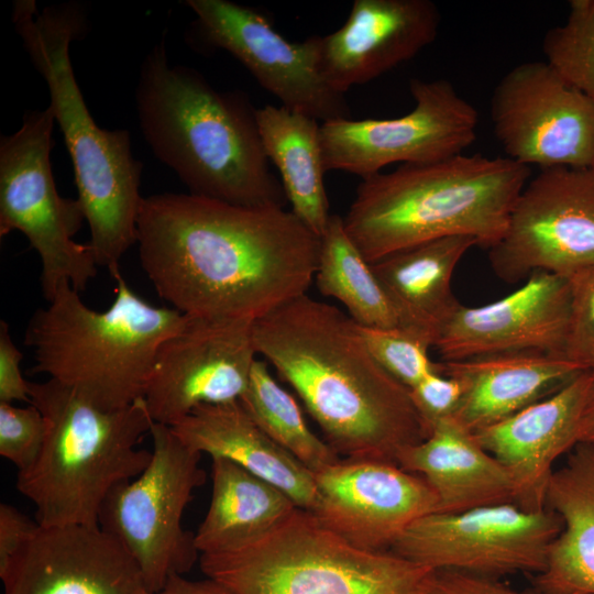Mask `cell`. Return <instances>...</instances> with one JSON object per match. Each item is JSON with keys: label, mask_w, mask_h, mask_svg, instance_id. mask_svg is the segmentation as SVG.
Wrapping results in <instances>:
<instances>
[{"label": "cell", "mask_w": 594, "mask_h": 594, "mask_svg": "<svg viewBox=\"0 0 594 594\" xmlns=\"http://www.w3.org/2000/svg\"><path fill=\"white\" fill-rule=\"evenodd\" d=\"M576 444L594 446V370L592 384L578 425Z\"/></svg>", "instance_id": "40"}, {"label": "cell", "mask_w": 594, "mask_h": 594, "mask_svg": "<svg viewBox=\"0 0 594 594\" xmlns=\"http://www.w3.org/2000/svg\"><path fill=\"white\" fill-rule=\"evenodd\" d=\"M530 168L508 157L460 154L402 164L359 184L344 229L369 263L425 242L465 235L491 249L504 235Z\"/></svg>", "instance_id": "4"}, {"label": "cell", "mask_w": 594, "mask_h": 594, "mask_svg": "<svg viewBox=\"0 0 594 594\" xmlns=\"http://www.w3.org/2000/svg\"><path fill=\"white\" fill-rule=\"evenodd\" d=\"M38 528L36 519H31L12 505L0 504V572Z\"/></svg>", "instance_id": "38"}, {"label": "cell", "mask_w": 594, "mask_h": 594, "mask_svg": "<svg viewBox=\"0 0 594 594\" xmlns=\"http://www.w3.org/2000/svg\"><path fill=\"white\" fill-rule=\"evenodd\" d=\"M318 520L367 551H389L417 519L438 510V497L421 476L398 464L344 459L312 473Z\"/></svg>", "instance_id": "17"}, {"label": "cell", "mask_w": 594, "mask_h": 594, "mask_svg": "<svg viewBox=\"0 0 594 594\" xmlns=\"http://www.w3.org/2000/svg\"><path fill=\"white\" fill-rule=\"evenodd\" d=\"M256 359L252 321L187 316L156 352L143 395L151 418L172 427L198 406L240 400Z\"/></svg>", "instance_id": "16"}, {"label": "cell", "mask_w": 594, "mask_h": 594, "mask_svg": "<svg viewBox=\"0 0 594 594\" xmlns=\"http://www.w3.org/2000/svg\"><path fill=\"white\" fill-rule=\"evenodd\" d=\"M360 333L375 360L409 389L438 371L429 356L432 339L407 328L373 329L360 327Z\"/></svg>", "instance_id": "32"}, {"label": "cell", "mask_w": 594, "mask_h": 594, "mask_svg": "<svg viewBox=\"0 0 594 594\" xmlns=\"http://www.w3.org/2000/svg\"><path fill=\"white\" fill-rule=\"evenodd\" d=\"M12 20L50 92V108L70 155L75 184L98 266L113 276L123 254L136 243L142 163L131 151L130 132L100 128L76 81L69 45L85 29L78 4L37 10L34 0L13 2Z\"/></svg>", "instance_id": "5"}, {"label": "cell", "mask_w": 594, "mask_h": 594, "mask_svg": "<svg viewBox=\"0 0 594 594\" xmlns=\"http://www.w3.org/2000/svg\"><path fill=\"white\" fill-rule=\"evenodd\" d=\"M253 342L339 455L396 463L428 437L409 388L381 366L359 326L336 306L304 294L254 321Z\"/></svg>", "instance_id": "2"}, {"label": "cell", "mask_w": 594, "mask_h": 594, "mask_svg": "<svg viewBox=\"0 0 594 594\" xmlns=\"http://www.w3.org/2000/svg\"><path fill=\"white\" fill-rule=\"evenodd\" d=\"M396 464L426 480L438 497L437 512L514 503L508 471L452 417L433 422L425 440L398 453Z\"/></svg>", "instance_id": "23"}, {"label": "cell", "mask_w": 594, "mask_h": 594, "mask_svg": "<svg viewBox=\"0 0 594 594\" xmlns=\"http://www.w3.org/2000/svg\"><path fill=\"white\" fill-rule=\"evenodd\" d=\"M566 279L571 300L565 358L594 370V263Z\"/></svg>", "instance_id": "34"}, {"label": "cell", "mask_w": 594, "mask_h": 594, "mask_svg": "<svg viewBox=\"0 0 594 594\" xmlns=\"http://www.w3.org/2000/svg\"><path fill=\"white\" fill-rule=\"evenodd\" d=\"M315 280L318 290L340 301L360 327L403 328L399 316L380 280L348 235L343 218L331 213L320 237Z\"/></svg>", "instance_id": "29"}, {"label": "cell", "mask_w": 594, "mask_h": 594, "mask_svg": "<svg viewBox=\"0 0 594 594\" xmlns=\"http://www.w3.org/2000/svg\"><path fill=\"white\" fill-rule=\"evenodd\" d=\"M546 507L562 524L544 569L534 580L544 594H594V446L576 444L553 470Z\"/></svg>", "instance_id": "25"}, {"label": "cell", "mask_w": 594, "mask_h": 594, "mask_svg": "<svg viewBox=\"0 0 594 594\" xmlns=\"http://www.w3.org/2000/svg\"><path fill=\"white\" fill-rule=\"evenodd\" d=\"M170 428L191 450L227 459L278 487L297 507L315 508L314 474L263 432L240 400L198 406Z\"/></svg>", "instance_id": "24"}, {"label": "cell", "mask_w": 594, "mask_h": 594, "mask_svg": "<svg viewBox=\"0 0 594 594\" xmlns=\"http://www.w3.org/2000/svg\"><path fill=\"white\" fill-rule=\"evenodd\" d=\"M463 395L453 419L471 432L499 422L586 371L563 355L516 352L438 363Z\"/></svg>", "instance_id": "22"}, {"label": "cell", "mask_w": 594, "mask_h": 594, "mask_svg": "<svg viewBox=\"0 0 594 594\" xmlns=\"http://www.w3.org/2000/svg\"><path fill=\"white\" fill-rule=\"evenodd\" d=\"M46 421L32 404L18 407L0 403V455L22 472L31 468L41 453Z\"/></svg>", "instance_id": "33"}, {"label": "cell", "mask_w": 594, "mask_h": 594, "mask_svg": "<svg viewBox=\"0 0 594 594\" xmlns=\"http://www.w3.org/2000/svg\"><path fill=\"white\" fill-rule=\"evenodd\" d=\"M562 528L549 508L522 509L514 503L459 513H430L407 527L389 551L431 570H452L495 579L541 572Z\"/></svg>", "instance_id": "12"}, {"label": "cell", "mask_w": 594, "mask_h": 594, "mask_svg": "<svg viewBox=\"0 0 594 594\" xmlns=\"http://www.w3.org/2000/svg\"><path fill=\"white\" fill-rule=\"evenodd\" d=\"M256 120L265 154L278 169L290 211L321 237L331 213L318 120L273 105L256 109Z\"/></svg>", "instance_id": "28"}, {"label": "cell", "mask_w": 594, "mask_h": 594, "mask_svg": "<svg viewBox=\"0 0 594 594\" xmlns=\"http://www.w3.org/2000/svg\"><path fill=\"white\" fill-rule=\"evenodd\" d=\"M570 300L565 277L536 271L496 301L460 304L438 329L433 348L442 361L528 351L565 356Z\"/></svg>", "instance_id": "18"}, {"label": "cell", "mask_w": 594, "mask_h": 594, "mask_svg": "<svg viewBox=\"0 0 594 594\" xmlns=\"http://www.w3.org/2000/svg\"><path fill=\"white\" fill-rule=\"evenodd\" d=\"M415 107L392 119H339L320 124L326 172L362 179L394 163L426 164L463 154L476 139V109L447 79L413 78Z\"/></svg>", "instance_id": "11"}, {"label": "cell", "mask_w": 594, "mask_h": 594, "mask_svg": "<svg viewBox=\"0 0 594 594\" xmlns=\"http://www.w3.org/2000/svg\"><path fill=\"white\" fill-rule=\"evenodd\" d=\"M199 562L237 594H424L435 571L358 548L299 507L260 540Z\"/></svg>", "instance_id": "8"}, {"label": "cell", "mask_w": 594, "mask_h": 594, "mask_svg": "<svg viewBox=\"0 0 594 594\" xmlns=\"http://www.w3.org/2000/svg\"><path fill=\"white\" fill-rule=\"evenodd\" d=\"M593 168H594V166H593Z\"/></svg>", "instance_id": "41"}, {"label": "cell", "mask_w": 594, "mask_h": 594, "mask_svg": "<svg viewBox=\"0 0 594 594\" xmlns=\"http://www.w3.org/2000/svg\"><path fill=\"white\" fill-rule=\"evenodd\" d=\"M136 243L157 295L183 315L256 321L307 294L320 237L284 207L191 194L143 198Z\"/></svg>", "instance_id": "1"}, {"label": "cell", "mask_w": 594, "mask_h": 594, "mask_svg": "<svg viewBox=\"0 0 594 594\" xmlns=\"http://www.w3.org/2000/svg\"><path fill=\"white\" fill-rule=\"evenodd\" d=\"M474 245L465 235L447 237L392 253L372 268L394 305L403 328L435 341L443 321L461 304L451 289L457 265Z\"/></svg>", "instance_id": "26"}, {"label": "cell", "mask_w": 594, "mask_h": 594, "mask_svg": "<svg viewBox=\"0 0 594 594\" xmlns=\"http://www.w3.org/2000/svg\"><path fill=\"white\" fill-rule=\"evenodd\" d=\"M592 380L593 370L583 371L544 398L473 433L508 471L514 503L522 509L546 508L553 465L576 446L578 425Z\"/></svg>", "instance_id": "21"}, {"label": "cell", "mask_w": 594, "mask_h": 594, "mask_svg": "<svg viewBox=\"0 0 594 594\" xmlns=\"http://www.w3.org/2000/svg\"><path fill=\"white\" fill-rule=\"evenodd\" d=\"M154 594H237L224 584L207 578L188 580L183 575L172 576L165 586Z\"/></svg>", "instance_id": "39"}, {"label": "cell", "mask_w": 594, "mask_h": 594, "mask_svg": "<svg viewBox=\"0 0 594 594\" xmlns=\"http://www.w3.org/2000/svg\"><path fill=\"white\" fill-rule=\"evenodd\" d=\"M135 103L145 141L189 194L242 207L285 208L256 109L243 92L219 91L196 69L172 66L164 37L144 58Z\"/></svg>", "instance_id": "3"}, {"label": "cell", "mask_w": 594, "mask_h": 594, "mask_svg": "<svg viewBox=\"0 0 594 594\" xmlns=\"http://www.w3.org/2000/svg\"><path fill=\"white\" fill-rule=\"evenodd\" d=\"M211 480L210 505L195 534L200 554L253 543L297 508L278 487L227 459L212 458Z\"/></svg>", "instance_id": "27"}, {"label": "cell", "mask_w": 594, "mask_h": 594, "mask_svg": "<svg viewBox=\"0 0 594 594\" xmlns=\"http://www.w3.org/2000/svg\"><path fill=\"white\" fill-rule=\"evenodd\" d=\"M409 391L414 405L429 429L433 422L453 417L463 395L461 382L442 374L439 367Z\"/></svg>", "instance_id": "35"}, {"label": "cell", "mask_w": 594, "mask_h": 594, "mask_svg": "<svg viewBox=\"0 0 594 594\" xmlns=\"http://www.w3.org/2000/svg\"><path fill=\"white\" fill-rule=\"evenodd\" d=\"M201 37L240 61L282 106L322 122L351 119L344 95L319 69V36L290 42L260 11L228 0H187Z\"/></svg>", "instance_id": "15"}, {"label": "cell", "mask_w": 594, "mask_h": 594, "mask_svg": "<svg viewBox=\"0 0 594 594\" xmlns=\"http://www.w3.org/2000/svg\"><path fill=\"white\" fill-rule=\"evenodd\" d=\"M491 120L510 160L540 169L594 166V101L546 62L518 64L501 78Z\"/></svg>", "instance_id": "14"}, {"label": "cell", "mask_w": 594, "mask_h": 594, "mask_svg": "<svg viewBox=\"0 0 594 594\" xmlns=\"http://www.w3.org/2000/svg\"><path fill=\"white\" fill-rule=\"evenodd\" d=\"M240 403L274 442L311 473L339 462V454L308 427L296 399L272 375L268 363L256 359Z\"/></svg>", "instance_id": "30"}, {"label": "cell", "mask_w": 594, "mask_h": 594, "mask_svg": "<svg viewBox=\"0 0 594 594\" xmlns=\"http://www.w3.org/2000/svg\"><path fill=\"white\" fill-rule=\"evenodd\" d=\"M54 114L50 107L25 113L21 128L0 139V237L22 232L42 264L44 298L62 283L84 290L97 275L88 243L74 241L86 221L80 201L62 197L51 166Z\"/></svg>", "instance_id": "9"}, {"label": "cell", "mask_w": 594, "mask_h": 594, "mask_svg": "<svg viewBox=\"0 0 594 594\" xmlns=\"http://www.w3.org/2000/svg\"><path fill=\"white\" fill-rule=\"evenodd\" d=\"M0 578L3 594H152L131 553L99 525L40 526Z\"/></svg>", "instance_id": "19"}, {"label": "cell", "mask_w": 594, "mask_h": 594, "mask_svg": "<svg viewBox=\"0 0 594 594\" xmlns=\"http://www.w3.org/2000/svg\"><path fill=\"white\" fill-rule=\"evenodd\" d=\"M30 399L46 436L34 464L18 472V491L34 504L40 526L98 525L110 491L151 462L152 451L138 448L154 424L144 398L106 410L48 378L30 382Z\"/></svg>", "instance_id": "7"}, {"label": "cell", "mask_w": 594, "mask_h": 594, "mask_svg": "<svg viewBox=\"0 0 594 594\" xmlns=\"http://www.w3.org/2000/svg\"><path fill=\"white\" fill-rule=\"evenodd\" d=\"M424 594H544L517 591L495 579L452 570L433 571Z\"/></svg>", "instance_id": "36"}, {"label": "cell", "mask_w": 594, "mask_h": 594, "mask_svg": "<svg viewBox=\"0 0 594 594\" xmlns=\"http://www.w3.org/2000/svg\"><path fill=\"white\" fill-rule=\"evenodd\" d=\"M112 277L116 297L108 309H90L65 282L33 314L24 337L34 353L31 373L46 374L106 410L143 397L160 345L187 318L142 299L121 272Z\"/></svg>", "instance_id": "6"}, {"label": "cell", "mask_w": 594, "mask_h": 594, "mask_svg": "<svg viewBox=\"0 0 594 594\" xmlns=\"http://www.w3.org/2000/svg\"><path fill=\"white\" fill-rule=\"evenodd\" d=\"M150 436V464L110 491L98 525L127 548L154 594L198 559L195 534L185 530L182 520L206 473L199 465L202 454L188 448L169 426L154 422Z\"/></svg>", "instance_id": "10"}, {"label": "cell", "mask_w": 594, "mask_h": 594, "mask_svg": "<svg viewBox=\"0 0 594 594\" xmlns=\"http://www.w3.org/2000/svg\"><path fill=\"white\" fill-rule=\"evenodd\" d=\"M430 0H354L344 24L319 36V69L344 95L414 58L439 32Z\"/></svg>", "instance_id": "20"}, {"label": "cell", "mask_w": 594, "mask_h": 594, "mask_svg": "<svg viewBox=\"0 0 594 594\" xmlns=\"http://www.w3.org/2000/svg\"><path fill=\"white\" fill-rule=\"evenodd\" d=\"M488 260L510 284L536 271L566 278L593 264L594 168L540 169L519 194Z\"/></svg>", "instance_id": "13"}, {"label": "cell", "mask_w": 594, "mask_h": 594, "mask_svg": "<svg viewBox=\"0 0 594 594\" xmlns=\"http://www.w3.org/2000/svg\"><path fill=\"white\" fill-rule=\"evenodd\" d=\"M546 63L570 86L594 101V0H571L562 25L542 41Z\"/></svg>", "instance_id": "31"}, {"label": "cell", "mask_w": 594, "mask_h": 594, "mask_svg": "<svg viewBox=\"0 0 594 594\" xmlns=\"http://www.w3.org/2000/svg\"><path fill=\"white\" fill-rule=\"evenodd\" d=\"M22 352L13 342L9 326L0 322V403L31 402L30 382L24 380L20 363Z\"/></svg>", "instance_id": "37"}]
</instances>
